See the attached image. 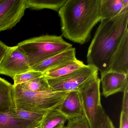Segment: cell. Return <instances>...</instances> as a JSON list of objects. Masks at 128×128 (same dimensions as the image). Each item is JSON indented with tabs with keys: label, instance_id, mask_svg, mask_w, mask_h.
Returning <instances> with one entry per match:
<instances>
[{
	"label": "cell",
	"instance_id": "cell-15",
	"mask_svg": "<svg viewBox=\"0 0 128 128\" xmlns=\"http://www.w3.org/2000/svg\"><path fill=\"white\" fill-rule=\"evenodd\" d=\"M13 88V84L0 77V113H10L15 109Z\"/></svg>",
	"mask_w": 128,
	"mask_h": 128
},
{
	"label": "cell",
	"instance_id": "cell-11",
	"mask_svg": "<svg viewBox=\"0 0 128 128\" xmlns=\"http://www.w3.org/2000/svg\"><path fill=\"white\" fill-rule=\"evenodd\" d=\"M57 109L66 116L67 120L84 114L79 91L73 90L68 92Z\"/></svg>",
	"mask_w": 128,
	"mask_h": 128
},
{
	"label": "cell",
	"instance_id": "cell-7",
	"mask_svg": "<svg viewBox=\"0 0 128 128\" xmlns=\"http://www.w3.org/2000/svg\"><path fill=\"white\" fill-rule=\"evenodd\" d=\"M30 70L27 57L18 46L9 47L0 64V74L13 78L16 75Z\"/></svg>",
	"mask_w": 128,
	"mask_h": 128
},
{
	"label": "cell",
	"instance_id": "cell-6",
	"mask_svg": "<svg viewBox=\"0 0 128 128\" xmlns=\"http://www.w3.org/2000/svg\"><path fill=\"white\" fill-rule=\"evenodd\" d=\"M98 70L91 65H85L81 68L68 75L55 79H48L50 88L54 91L70 92L78 90L82 85L96 74Z\"/></svg>",
	"mask_w": 128,
	"mask_h": 128
},
{
	"label": "cell",
	"instance_id": "cell-22",
	"mask_svg": "<svg viewBox=\"0 0 128 128\" xmlns=\"http://www.w3.org/2000/svg\"><path fill=\"white\" fill-rule=\"evenodd\" d=\"M66 126L63 128H90L84 114L81 116L68 120Z\"/></svg>",
	"mask_w": 128,
	"mask_h": 128
},
{
	"label": "cell",
	"instance_id": "cell-17",
	"mask_svg": "<svg viewBox=\"0 0 128 128\" xmlns=\"http://www.w3.org/2000/svg\"><path fill=\"white\" fill-rule=\"evenodd\" d=\"M67 118L58 109H54L46 113L39 128H63Z\"/></svg>",
	"mask_w": 128,
	"mask_h": 128
},
{
	"label": "cell",
	"instance_id": "cell-3",
	"mask_svg": "<svg viewBox=\"0 0 128 128\" xmlns=\"http://www.w3.org/2000/svg\"><path fill=\"white\" fill-rule=\"evenodd\" d=\"M68 92L54 91L50 88L41 92L26 90L13 85L15 108L45 114L60 104Z\"/></svg>",
	"mask_w": 128,
	"mask_h": 128
},
{
	"label": "cell",
	"instance_id": "cell-4",
	"mask_svg": "<svg viewBox=\"0 0 128 128\" xmlns=\"http://www.w3.org/2000/svg\"><path fill=\"white\" fill-rule=\"evenodd\" d=\"M17 46L27 57L30 67L72 48L61 36L49 35L28 39Z\"/></svg>",
	"mask_w": 128,
	"mask_h": 128
},
{
	"label": "cell",
	"instance_id": "cell-1",
	"mask_svg": "<svg viewBox=\"0 0 128 128\" xmlns=\"http://www.w3.org/2000/svg\"><path fill=\"white\" fill-rule=\"evenodd\" d=\"M100 6L101 0H66L58 12L63 36L80 44L88 42L102 20Z\"/></svg>",
	"mask_w": 128,
	"mask_h": 128
},
{
	"label": "cell",
	"instance_id": "cell-9",
	"mask_svg": "<svg viewBox=\"0 0 128 128\" xmlns=\"http://www.w3.org/2000/svg\"><path fill=\"white\" fill-rule=\"evenodd\" d=\"M102 94L105 97L123 92L128 86V75L108 71L101 72Z\"/></svg>",
	"mask_w": 128,
	"mask_h": 128
},
{
	"label": "cell",
	"instance_id": "cell-8",
	"mask_svg": "<svg viewBox=\"0 0 128 128\" xmlns=\"http://www.w3.org/2000/svg\"><path fill=\"white\" fill-rule=\"evenodd\" d=\"M27 8L26 0H0V32L15 26Z\"/></svg>",
	"mask_w": 128,
	"mask_h": 128
},
{
	"label": "cell",
	"instance_id": "cell-10",
	"mask_svg": "<svg viewBox=\"0 0 128 128\" xmlns=\"http://www.w3.org/2000/svg\"><path fill=\"white\" fill-rule=\"evenodd\" d=\"M108 71L128 75V30L112 55Z\"/></svg>",
	"mask_w": 128,
	"mask_h": 128
},
{
	"label": "cell",
	"instance_id": "cell-12",
	"mask_svg": "<svg viewBox=\"0 0 128 128\" xmlns=\"http://www.w3.org/2000/svg\"><path fill=\"white\" fill-rule=\"evenodd\" d=\"M76 59V49L72 48L30 67V70L43 72L70 60Z\"/></svg>",
	"mask_w": 128,
	"mask_h": 128
},
{
	"label": "cell",
	"instance_id": "cell-5",
	"mask_svg": "<svg viewBox=\"0 0 128 128\" xmlns=\"http://www.w3.org/2000/svg\"><path fill=\"white\" fill-rule=\"evenodd\" d=\"M100 80L96 74L79 89L83 111L90 128H97L106 115L101 104Z\"/></svg>",
	"mask_w": 128,
	"mask_h": 128
},
{
	"label": "cell",
	"instance_id": "cell-2",
	"mask_svg": "<svg viewBox=\"0 0 128 128\" xmlns=\"http://www.w3.org/2000/svg\"><path fill=\"white\" fill-rule=\"evenodd\" d=\"M100 21L88 48L87 61L102 72L108 71L112 55L128 30V9L113 18Z\"/></svg>",
	"mask_w": 128,
	"mask_h": 128
},
{
	"label": "cell",
	"instance_id": "cell-19",
	"mask_svg": "<svg viewBox=\"0 0 128 128\" xmlns=\"http://www.w3.org/2000/svg\"><path fill=\"white\" fill-rule=\"evenodd\" d=\"M15 86L23 90L34 92L44 91L50 88L48 80L44 76Z\"/></svg>",
	"mask_w": 128,
	"mask_h": 128
},
{
	"label": "cell",
	"instance_id": "cell-14",
	"mask_svg": "<svg viewBox=\"0 0 128 128\" xmlns=\"http://www.w3.org/2000/svg\"><path fill=\"white\" fill-rule=\"evenodd\" d=\"M126 9H128V0H101L102 20L113 18Z\"/></svg>",
	"mask_w": 128,
	"mask_h": 128
},
{
	"label": "cell",
	"instance_id": "cell-24",
	"mask_svg": "<svg viewBox=\"0 0 128 128\" xmlns=\"http://www.w3.org/2000/svg\"><path fill=\"white\" fill-rule=\"evenodd\" d=\"M97 128H115L108 116L106 114Z\"/></svg>",
	"mask_w": 128,
	"mask_h": 128
},
{
	"label": "cell",
	"instance_id": "cell-16",
	"mask_svg": "<svg viewBox=\"0 0 128 128\" xmlns=\"http://www.w3.org/2000/svg\"><path fill=\"white\" fill-rule=\"evenodd\" d=\"M41 123L16 117L12 112L0 113V128H39Z\"/></svg>",
	"mask_w": 128,
	"mask_h": 128
},
{
	"label": "cell",
	"instance_id": "cell-21",
	"mask_svg": "<svg viewBox=\"0 0 128 128\" xmlns=\"http://www.w3.org/2000/svg\"><path fill=\"white\" fill-rule=\"evenodd\" d=\"M43 73L34 70H30L16 75L13 78L14 86H16L22 83L28 82L37 78L43 76Z\"/></svg>",
	"mask_w": 128,
	"mask_h": 128
},
{
	"label": "cell",
	"instance_id": "cell-18",
	"mask_svg": "<svg viewBox=\"0 0 128 128\" xmlns=\"http://www.w3.org/2000/svg\"><path fill=\"white\" fill-rule=\"evenodd\" d=\"M66 0H26L28 8L35 10L49 9L58 12Z\"/></svg>",
	"mask_w": 128,
	"mask_h": 128
},
{
	"label": "cell",
	"instance_id": "cell-26",
	"mask_svg": "<svg viewBox=\"0 0 128 128\" xmlns=\"http://www.w3.org/2000/svg\"><path fill=\"white\" fill-rule=\"evenodd\" d=\"M9 47L0 41V64L8 49Z\"/></svg>",
	"mask_w": 128,
	"mask_h": 128
},
{
	"label": "cell",
	"instance_id": "cell-13",
	"mask_svg": "<svg viewBox=\"0 0 128 128\" xmlns=\"http://www.w3.org/2000/svg\"><path fill=\"white\" fill-rule=\"evenodd\" d=\"M82 61L76 59L70 60L43 72L46 79H55L64 77L85 66Z\"/></svg>",
	"mask_w": 128,
	"mask_h": 128
},
{
	"label": "cell",
	"instance_id": "cell-25",
	"mask_svg": "<svg viewBox=\"0 0 128 128\" xmlns=\"http://www.w3.org/2000/svg\"><path fill=\"white\" fill-rule=\"evenodd\" d=\"M120 121V128H128V114L121 111Z\"/></svg>",
	"mask_w": 128,
	"mask_h": 128
},
{
	"label": "cell",
	"instance_id": "cell-20",
	"mask_svg": "<svg viewBox=\"0 0 128 128\" xmlns=\"http://www.w3.org/2000/svg\"><path fill=\"white\" fill-rule=\"evenodd\" d=\"M12 113L14 116L27 120L42 122L45 114L34 113L22 109L15 108Z\"/></svg>",
	"mask_w": 128,
	"mask_h": 128
},
{
	"label": "cell",
	"instance_id": "cell-23",
	"mask_svg": "<svg viewBox=\"0 0 128 128\" xmlns=\"http://www.w3.org/2000/svg\"><path fill=\"white\" fill-rule=\"evenodd\" d=\"M123 92L124 95L121 111L128 114V86L125 88Z\"/></svg>",
	"mask_w": 128,
	"mask_h": 128
}]
</instances>
